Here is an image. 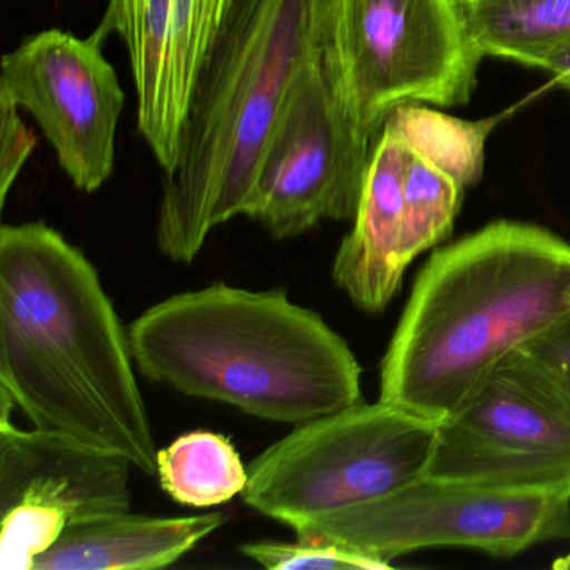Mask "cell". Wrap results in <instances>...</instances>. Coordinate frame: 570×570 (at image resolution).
Listing matches in <instances>:
<instances>
[{
    "label": "cell",
    "mask_w": 570,
    "mask_h": 570,
    "mask_svg": "<svg viewBox=\"0 0 570 570\" xmlns=\"http://www.w3.org/2000/svg\"><path fill=\"white\" fill-rule=\"evenodd\" d=\"M131 343L98 272L46 223L0 229V390L36 429L156 473Z\"/></svg>",
    "instance_id": "1"
},
{
    "label": "cell",
    "mask_w": 570,
    "mask_h": 570,
    "mask_svg": "<svg viewBox=\"0 0 570 570\" xmlns=\"http://www.w3.org/2000/svg\"><path fill=\"white\" fill-rule=\"evenodd\" d=\"M570 315V245L495 222L433 253L386 350L380 400L433 422L507 356Z\"/></svg>",
    "instance_id": "2"
},
{
    "label": "cell",
    "mask_w": 570,
    "mask_h": 570,
    "mask_svg": "<svg viewBox=\"0 0 570 570\" xmlns=\"http://www.w3.org/2000/svg\"><path fill=\"white\" fill-rule=\"evenodd\" d=\"M332 14L333 0H232L163 178L156 243L166 258L189 265L213 229L246 215L266 146Z\"/></svg>",
    "instance_id": "3"
},
{
    "label": "cell",
    "mask_w": 570,
    "mask_h": 570,
    "mask_svg": "<svg viewBox=\"0 0 570 570\" xmlns=\"http://www.w3.org/2000/svg\"><path fill=\"white\" fill-rule=\"evenodd\" d=\"M128 335L146 379L269 422L302 425L363 402L348 343L285 289L215 283L179 293Z\"/></svg>",
    "instance_id": "4"
},
{
    "label": "cell",
    "mask_w": 570,
    "mask_h": 570,
    "mask_svg": "<svg viewBox=\"0 0 570 570\" xmlns=\"http://www.w3.org/2000/svg\"><path fill=\"white\" fill-rule=\"evenodd\" d=\"M439 422L390 403L360 402L296 425L248 463L242 493L292 525L389 495L425 476Z\"/></svg>",
    "instance_id": "5"
},
{
    "label": "cell",
    "mask_w": 570,
    "mask_h": 570,
    "mask_svg": "<svg viewBox=\"0 0 570 570\" xmlns=\"http://www.w3.org/2000/svg\"><path fill=\"white\" fill-rule=\"evenodd\" d=\"M333 46L350 111L372 139L400 106L469 105L483 59L465 0H333Z\"/></svg>",
    "instance_id": "6"
},
{
    "label": "cell",
    "mask_w": 570,
    "mask_h": 570,
    "mask_svg": "<svg viewBox=\"0 0 570 570\" xmlns=\"http://www.w3.org/2000/svg\"><path fill=\"white\" fill-rule=\"evenodd\" d=\"M289 527L299 539L340 543L386 563L436 547L512 557L570 539V497L422 476L389 495Z\"/></svg>",
    "instance_id": "7"
},
{
    "label": "cell",
    "mask_w": 570,
    "mask_h": 570,
    "mask_svg": "<svg viewBox=\"0 0 570 570\" xmlns=\"http://www.w3.org/2000/svg\"><path fill=\"white\" fill-rule=\"evenodd\" d=\"M373 145L343 91L332 14L326 41L286 99L245 216L276 239L298 238L325 219L353 222Z\"/></svg>",
    "instance_id": "8"
},
{
    "label": "cell",
    "mask_w": 570,
    "mask_h": 570,
    "mask_svg": "<svg viewBox=\"0 0 570 570\" xmlns=\"http://www.w3.org/2000/svg\"><path fill=\"white\" fill-rule=\"evenodd\" d=\"M425 476L570 497V403L517 350L439 422Z\"/></svg>",
    "instance_id": "9"
},
{
    "label": "cell",
    "mask_w": 570,
    "mask_h": 570,
    "mask_svg": "<svg viewBox=\"0 0 570 570\" xmlns=\"http://www.w3.org/2000/svg\"><path fill=\"white\" fill-rule=\"evenodd\" d=\"M0 89L35 116L76 188L98 191L111 178L126 96L95 35L29 36L2 59Z\"/></svg>",
    "instance_id": "10"
},
{
    "label": "cell",
    "mask_w": 570,
    "mask_h": 570,
    "mask_svg": "<svg viewBox=\"0 0 570 570\" xmlns=\"http://www.w3.org/2000/svg\"><path fill=\"white\" fill-rule=\"evenodd\" d=\"M0 395V513L31 503L75 523L131 509V460L62 433L18 429L9 420L14 402Z\"/></svg>",
    "instance_id": "11"
},
{
    "label": "cell",
    "mask_w": 570,
    "mask_h": 570,
    "mask_svg": "<svg viewBox=\"0 0 570 570\" xmlns=\"http://www.w3.org/2000/svg\"><path fill=\"white\" fill-rule=\"evenodd\" d=\"M410 146L383 125L373 145L358 212L335 262L333 279L363 312L389 306L402 285L403 183Z\"/></svg>",
    "instance_id": "12"
},
{
    "label": "cell",
    "mask_w": 570,
    "mask_h": 570,
    "mask_svg": "<svg viewBox=\"0 0 570 570\" xmlns=\"http://www.w3.org/2000/svg\"><path fill=\"white\" fill-rule=\"evenodd\" d=\"M222 512L195 517L112 513L68 523L61 539L32 570L163 569L225 525Z\"/></svg>",
    "instance_id": "13"
},
{
    "label": "cell",
    "mask_w": 570,
    "mask_h": 570,
    "mask_svg": "<svg viewBox=\"0 0 570 570\" xmlns=\"http://www.w3.org/2000/svg\"><path fill=\"white\" fill-rule=\"evenodd\" d=\"M173 0H109L98 31L105 42L116 32L128 49L138 95V126L163 171L175 166L179 131L169 102V45Z\"/></svg>",
    "instance_id": "14"
},
{
    "label": "cell",
    "mask_w": 570,
    "mask_h": 570,
    "mask_svg": "<svg viewBox=\"0 0 570 570\" xmlns=\"http://www.w3.org/2000/svg\"><path fill=\"white\" fill-rule=\"evenodd\" d=\"M476 48L547 71L570 55V0H465Z\"/></svg>",
    "instance_id": "15"
},
{
    "label": "cell",
    "mask_w": 570,
    "mask_h": 570,
    "mask_svg": "<svg viewBox=\"0 0 570 570\" xmlns=\"http://www.w3.org/2000/svg\"><path fill=\"white\" fill-rule=\"evenodd\" d=\"M156 475L179 505L206 509L229 502L248 485V466L228 436L191 432L158 450Z\"/></svg>",
    "instance_id": "16"
},
{
    "label": "cell",
    "mask_w": 570,
    "mask_h": 570,
    "mask_svg": "<svg viewBox=\"0 0 570 570\" xmlns=\"http://www.w3.org/2000/svg\"><path fill=\"white\" fill-rule=\"evenodd\" d=\"M403 141L463 188L480 181L485 145L495 119L466 121L423 105H405L386 118Z\"/></svg>",
    "instance_id": "17"
},
{
    "label": "cell",
    "mask_w": 570,
    "mask_h": 570,
    "mask_svg": "<svg viewBox=\"0 0 570 570\" xmlns=\"http://www.w3.org/2000/svg\"><path fill=\"white\" fill-rule=\"evenodd\" d=\"M463 186L410 148L403 183V266L452 235L462 205Z\"/></svg>",
    "instance_id": "18"
},
{
    "label": "cell",
    "mask_w": 570,
    "mask_h": 570,
    "mask_svg": "<svg viewBox=\"0 0 570 570\" xmlns=\"http://www.w3.org/2000/svg\"><path fill=\"white\" fill-rule=\"evenodd\" d=\"M229 4L232 0H173L169 102L179 139L196 78Z\"/></svg>",
    "instance_id": "19"
},
{
    "label": "cell",
    "mask_w": 570,
    "mask_h": 570,
    "mask_svg": "<svg viewBox=\"0 0 570 570\" xmlns=\"http://www.w3.org/2000/svg\"><path fill=\"white\" fill-rule=\"evenodd\" d=\"M0 517L2 570H32L36 559L58 543L69 523L61 510L31 503L12 507Z\"/></svg>",
    "instance_id": "20"
},
{
    "label": "cell",
    "mask_w": 570,
    "mask_h": 570,
    "mask_svg": "<svg viewBox=\"0 0 570 570\" xmlns=\"http://www.w3.org/2000/svg\"><path fill=\"white\" fill-rule=\"evenodd\" d=\"M243 556L269 570L288 569H389L390 563L358 550L326 540L299 539L296 542L259 540L243 543Z\"/></svg>",
    "instance_id": "21"
},
{
    "label": "cell",
    "mask_w": 570,
    "mask_h": 570,
    "mask_svg": "<svg viewBox=\"0 0 570 570\" xmlns=\"http://www.w3.org/2000/svg\"><path fill=\"white\" fill-rule=\"evenodd\" d=\"M0 205H6L9 191L36 148L31 129L19 116V106L0 89Z\"/></svg>",
    "instance_id": "22"
},
{
    "label": "cell",
    "mask_w": 570,
    "mask_h": 570,
    "mask_svg": "<svg viewBox=\"0 0 570 570\" xmlns=\"http://www.w3.org/2000/svg\"><path fill=\"white\" fill-rule=\"evenodd\" d=\"M520 350L552 379L570 403V315L553 323Z\"/></svg>",
    "instance_id": "23"
},
{
    "label": "cell",
    "mask_w": 570,
    "mask_h": 570,
    "mask_svg": "<svg viewBox=\"0 0 570 570\" xmlns=\"http://www.w3.org/2000/svg\"><path fill=\"white\" fill-rule=\"evenodd\" d=\"M547 72L553 76L557 85L570 91V55L563 56L559 61L552 62Z\"/></svg>",
    "instance_id": "24"
}]
</instances>
